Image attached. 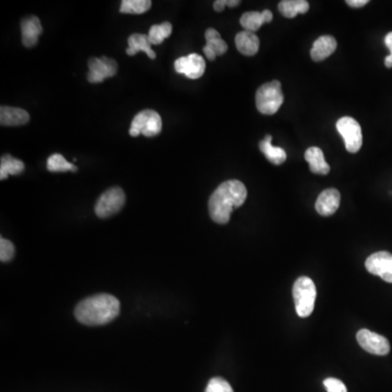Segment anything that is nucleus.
Instances as JSON below:
<instances>
[{"label": "nucleus", "mask_w": 392, "mask_h": 392, "mask_svg": "<svg viewBox=\"0 0 392 392\" xmlns=\"http://www.w3.org/2000/svg\"><path fill=\"white\" fill-rule=\"evenodd\" d=\"M340 136L344 138L348 153H357L363 144V136L359 122L351 117H342L336 124Z\"/></svg>", "instance_id": "obj_7"}, {"label": "nucleus", "mask_w": 392, "mask_h": 392, "mask_svg": "<svg viewBox=\"0 0 392 392\" xmlns=\"http://www.w3.org/2000/svg\"><path fill=\"white\" fill-rule=\"evenodd\" d=\"M357 340L362 348L374 355H387L390 352V344L387 338L368 329L360 330Z\"/></svg>", "instance_id": "obj_10"}, {"label": "nucleus", "mask_w": 392, "mask_h": 392, "mask_svg": "<svg viewBox=\"0 0 392 392\" xmlns=\"http://www.w3.org/2000/svg\"><path fill=\"white\" fill-rule=\"evenodd\" d=\"M205 392H234L230 384L221 377H214L208 382Z\"/></svg>", "instance_id": "obj_27"}, {"label": "nucleus", "mask_w": 392, "mask_h": 392, "mask_svg": "<svg viewBox=\"0 0 392 392\" xmlns=\"http://www.w3.org/2000/svg\"><path fill=\"white\" fill-rule=\"evenodd\" d=\"M206 45L203 48L206 58L209 62H214L216 57L226 54L228 50V45L226 41L221 39V34L216 31L215 28H207L205 32Z\"/></svg>", "instance_id": "obj_13"}, {"label": "nucleus", "mask_w": 392, "mask_h": 392, "mask_svg": "<svg viewBox=\"0 0 392 392\" xmlns=\"http://www.w3.org/2000/svg\"><path fill=\"white\" fill-rule=\"evenodd\" d=\"M30 121L28 111L21 108L1 106L0 108V124L3 127L24 126Z\"/></svg>", "instance_id": "obj_15"}, {"label": "nucleus", "mask_w": 392, "mask_h": 392, "mask_svg": "<svg viewBox=\"0 0 392 392\" xmlns=\"http://www.w3.org/2000/svg\"><path fill=\"white\" fill-rule=\"evenodd\" d=\"M248 198L245 185L239 180L221 183L210 195L208 210L210 218L219 225H226L236 208L241 207Z\"/></svg>", "instance_id": "obj_1"}, {"label": "nucleus", "mask_w": 392, "mask_h": 392, "mask_svg": "<svg viewBox=\"0 0 392 392\" xmlns=\"http://www.w3.org/2000/svg\"><path fill=\"white\" fill-rule=\"evenodd\" d=\"M162 130V117L157 111L145 109L140 111L131 123L129 133L131 136H144L147 138L158 136Z\"/></svg>", "instance_id": "obj_5"}, {"label": "nucleus", "mask_w": 392, "mask_h": 392, "mask_svg": "<svg viewBox=\"0 0 392 392\" xmlns=\"http://www.w3.org/2000/svg\"><path fill=\"white\" fill-rule=\"evenodd\" d=\"M129 47L127 48V54L129 56H134V55L139 54L140 52H144L151 59L156 58V54L151 48V45L149 44V36L145 34L136 33L129 37L128 39Z\"/></svg>", "instance_id": "obj_19"}, {"label": "nucleus", "mask_w": 392, "mask_h": 392, "mask_svg": "<svg viewBox=\"0 0 392 392\" xmlns=\"http://www.w3.org/2000/svg\"><path fill=\"white\" fill-rule=\"evenodd\" d=\"M118 71V64L115 60L104 56L100 58L92 57L88 60L87 80L90 83H102L108 77H115Z\"/></svg>", "instance_id": "obj_8"}, {"label": "nucleus", "mask_w": 392, "mask_h": 392, "mask_svg": "<svg viewBox=\"0 0 392 392\" xmlns=\"http://www.w3.org/2000/svg\"><path fill=\"white\" fill-rule=\"evenodd\" d=\"M368 3V0H346V5L352 8H362Z\"/></svg>", "instance_id": "obj_31"}, {"label": "nucleus", "mask_w": 392, "mask_h": 392, "mask_svg": "<svg viewBox=\"0 0 392 392\" xmlns=\"http://www.w3.org/2000/svg\"><path fill=\"white\" fill-rule=\"evenodd\" d=\"M340 192L337 189H327L319 194L315 208L321 216H331L336 213L340 205Z\"/></svg>", "instance_id": "obj_14"}, {"label": "nucleus", "mask_w": 392, "mask_h": 392, "mask_svg": "<svg viewBox=\"0 0 392 392\" xmlns=\"http://www.w3.org/2000/svg\"><path fill=\"white\" fill-rule=\"evenodd\" d=\"M337 41L330 35L321 36L314 41L313 47L310 49V57L314 62H323L326 58L335 53L337 49Z\"/></svg>", "instance_id": "obj_16"}, {"label": "nucleus", "mask_w": 392, "mask_h": 392, "mask_svg": "<svg viewBox=\"0 0 392 392\" xmlns=\"http://www.w3.org/2000/svg\"><path fill=\"white\" fill-rule=\"evenodd\" d=\"M16 249L15 245L7 239H0V261L3 263H8L15 256Z\"/></svg>", "instance_id": "obj_28"}, {"label": "nucleus", "mask_w": 392, "mask_h": 392, "mask_svg": "<svg viewBox=\"0 0 392 392\" xmlns=\"http://www.w3.org/2000/svg\"><path fill=\"white\" fill-rule=\"evenodd\" d=\"M272 20V12L270 10L249 11L243 13L240 19V24L245 31L255 32L261 28L263 24H270Z\"/></svg>", "instance_id": "obj_17"}, {"label": "nucleus", "mask_w": 392, "mask_h": 392, "mask_svg": "<svg viewBox=\"0 0 392 392\" xmlns=\"http://www.w3.org/2000/svg\"><path fill=\"white\" fill-rule=\"evenodd\" d=\"M41 33H43V26L37 17L28 16L21 21V34L24 46L28 48L35 46Z\"/></svg>", "instance_id": "obj_12"}, {"label": "nucleus", "mask_w": 392, "mask_h": 392, "mask_svg": "<svg viewBox=\"0 0 392 392\" xmlns=\"http://www.w3.org/2000/svg\"><path fill=\"white\" fill-rule=\"evenodd\" d=\"M227 6V0H216L215 3H214V10L216 12H221L223 11V9L226 8Z\"/></svg>", "instance_id": "obj_32"}, {"label": "nucleus", "mask_w": 392, "mask_h": 392, "mask_svg": "<svg viewBox=\"0 0 392 392\" xmlns=\"http://www.w3.org/2000/svg\"><path fill=\"white\" fill-rule=\"evenodd\" d=\"M239 5H240L239 0H227V6L230 7V8H234V7Z\"/></svg>", "instance_id": "obj_33"}, {"label": "nucleus", "mask_w": 392, "mask_h": 392, "mask_svg": "<svg viewBox=\"0 0 392 392\" xmlns=\"http://www.w3.org/2000/svg\"><path fill=\"white\" fill-rule=\"evenodd\" d=\"M324 386L327 392H348L346 384L337 378H327L324 380Z\"/></svg>", "instance_id": "obj_29"}, {"label": "nucleus", "mask_w": 392, "mask_h": 392, "mask_svg": "<svg viewBox=\"0 0 392 392\" xmlns=\"http://www.w3.org/2000/svg\"><path fill=\"white\" fill-rule=\"evenodd\" d=\"M24 162L11 155H3L0 162V180H6L9 176H17L24 171Z\"/></svg>", "instance_id": "obj_22"}, {"label": "nucleus", "mask_w": 392, "mask_h": 392, "mask_svg": "<svg viewBox=\"0 0 392 392\" xmlns=\"http://www.w3.org/2000/svg\"><path fill=\"white\" fill-rule=\"evenodd\" d=\"M292 293L297 315L308 317L313 313L317 295L313 280L305 276L299 278L293 286Z\"/></svg>", "instance_id": "obj_3"}, {"label": "nucleus", "mask_w": 392, "mask_h": 392, "mask_svg": "<svg viewBox=\"0 0 392 392\" xmlns=\"http://www.w3.org/2000/svg\"><path fill=\"white\" fill-rule=\"evenodd\" d=\"M305 159L310 165V171L316 174H328L330 166L326 162L323 151L319 147H310L305 151Z\"/></svg>", "instance_id": "obj_20"}, {"label": "nucleus", "mask_w": 392, "mask_h": 392, "mask_svg": "<svg viewBox=\"0 0 392 392\" xmlns=\"http://www.w3.org/2000/svg\"><path fill=\"white\" fill-rule=\"evenodd\" d=\"M272 136H265V139L259 142V149L272 164H283L287 159V153L281 147H274L272 144Z\"/></svg>", "instance_id": "obj_21"}, {"label": "nucleus", "mask_w": 392, "mask_h": 392, "mask_svg": "<svg viewBox=\"0 0 392 392\" xmlns=\"http://www.w3.org/2000/svg\"><path fill=\"white\" fill-rule=\"evenodd\" d=\"M172 33V26L169 22L162 24H155L149 28V41L151 45H160L165 39H168Z\"/></svg>", "instance_id": "obj_24"}, {"label": "nucleus", "mask_w": 392, "mask_h": 392, "mask_svg": "<svg viewBox=\"0 0 392 392\" xmlns=\"http://www.w3.org/2000/svg\"><path fill=\"white\" fill-rule=\"evenodd\" d=\"M47 169L50 172H75L77 167L68 162L62 154H53L47 159Z\"/></svg>", "instance_id": "obj_25"}, {"label": "nucleus", "mask_w": 392, "mask_h": 392, "mask_svg": "<svg viewBox=\"0 0 392 392\" xmlns=\"http://www.w3.org/2000/svg\"><path fill=\"white\" fill-rule=\"evenodd\" d=\"M151 1L149 0H123L120 6L121 13L128 15H142L151 9Z\"/></svg>", "instance_id": "obj_26"}, {"label": "nucleus", "mask_w": 392, "mask_h": 392, "mask_svg": "<svg viewBox=\"0 0 392 392\" xmlns=\"http://www.w3.org/2000/svg\"><path fill=\"white\" fill-rule=\"evenodd\" d=\"M283 93L279 81H272L261 85L256 92V107L263 115H274L283 104Z\"/></svg>", "instance_id": "obj_4"}, {"label": "nucleus", "mask_w": 392, "mask_h": 392, "mask_svg": "<svg viewBox=\"0 0 392 392\" xmlns=\"http://www.w3.org/2000/svg\"><path fill=\"white\" fill-rule=\"evenodd\" d=\"M174 69L180 75H185L189 79H200L206 70V62L202 56L191 54L189 56L180 57L174 62Z\"/></svg>", "instance_id": "obj_11"}, {"label": "nucleus", "mask_w": 392, "mask_h": 392, "mask_svg": "<svg viewBox=\"0 0 392 392\" xmlns=\"http://www.w3.org/2000/svg\"><path fill=\"white\" fill-rule=\"evenodd\" d=\"M280 13L286 18L292 19L299 13H306L310 9V3L306 0H282L278 5Z\"/></svg>", "instance_id": "obj_23"}, {"label": "nucleus", "mask_w": 392, "mask_h": 392, "mask_svg": "<svg viewBox=\"0 0 392 392\" xmlns=\"http://www.w3.org/2000/svg\"><path fill=\"white\" fill-rule=\"evenodd\" d=\"M236 46L239 52L244 56H254L259 49V39L254 32L242 31L236 34Z\"/></svg>", "instance_id": "obj_18"}, {"label": "nucleus", "mask_w": 392, "mask_h": 392, "mask_svg": "<svg viewBox=\"0 0 392 392\" xmlns=\"http://www.w3.org/2000/svg\"><path fill=\"white\" fill-rule=\"evenodd\" d=\"M365 267L367 272L392 283V254L389 252L380 251L372 254L365 261Z\"/></svg>", "instance_id": "obj_9"}, {"label": "nucleus", "mask_w": 392, "mask_h": 392, "mask_svg": "<svg viewBox=\"0 0 392 392\" xmlns=\"http://www.w3.org/2000/svg\"><path fill=\"white\" fill-rule=\"evenodd\" d=\"M126 204V194L119 187H111L100 195L95 204V214L100 218L115 215Z\"/></svg>", "instance_id": "obj_6"}, {"label": "nucleus", "mask_w": 392, "mask_h": 392, "mask_svg": "<svg viewBox=\"0 0 392 392\" xmlns=\"http://www.w3.org/2000/svg\"><path fill=\"white\" fill-rule=\"evenodd\" d=\"M384 44L390 50L389 56L386 57V59H384V66L390 69V68H392V32L388 33L384 37Z\"/></svg>", "instance_id": "obj_30"}, {"label": "nucleus", "mask_w": 392, "mask_h": 392, "mask_svg": "<svg viewBox=\"0 0 392 392\" xmlns=\"http://www.w3.org/2000/svg\"><path fill=\"white\" fill-rule=\"evenodd\" d=\"M120 314V302L107 293L93 295L81 301L75 310L79 323L86 326H103L115 321Z\"/></svg>", "instance_id": "obj_2"}]
</instances>
